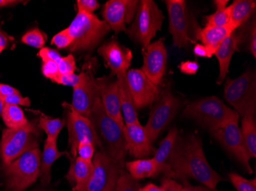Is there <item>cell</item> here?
<instances>
[{"label":"cell","instance_id":"18","mask_svg":"<svg viewBox=\"0 0 256 191\" xmlns=\"http://www.w3.org/2000/svg\"><path fill=\"white\" fill-rule=\"evenodd\" d=\"M98 52L103 58L106 67L110 70V75L126 72L132 64V50L120 44L116 38L106 41L100 45Z\"/></svg>","mask_w":256,"mask_h":191},{"label":"cell","instance_id":"14","mask_svg":"<svg viewBox=\"0 0 256 191\" xmlns=\"http://www.w3.org/2000/svg\"><path fill=\"white\" fill-rule=\"evenodd\" d=\"M94 169L88 186V191H110L117 183L120 172L118 165L106 154L98 151L92 159Z\"/></svg>","mask_w":256,"mask_h":191},{"label":"cell","instance_id":"35","mask_svg":"<svg viewBox=\"0 0 256 191\" xmlns=\"http://www.w3.org/2000/svg\"><path fill=\"white\" fill-rule=\"evenodd\" d=\"M87 67L84 64L80 74H76V73H74V74H68V75H60L54 80V83L76 88L84 81L86 76H87Z\"/></svg>","mask_w":256,"mask_h":191},{"label":"cell","instance_id":"42","mask_svg":"<svg viewBox=\"0 0 256 191\" xmlns=\"http://www.w3.org/2000/svg\"><path fill=\"white\" fill-rule=\"evenodd\" d=\"M37 56L40 57L42 61H53L57 64L62 57V56L57 50L48 47H43L42 48H41L37 54Z\"/></svg>","mask_w":256,"mask_h":191},{"label":"cell","instance_id":"52","mask_svg":"<svg viewBox=\"0 0 256 191\" xmlns=\"http://www.w3.org/2000/svg\"><path fill=\"white\" fill-rule=\"evenodd\" d=\"M24 2L23 1H17V0H0V8L4 7L15 6L18 4Z\"/></svg>","mask_w":256,"mask_h":191},{"label":"cell","instance_id":"53","mask_svg":"<svg viewBox=\"0 0 256 191\" xmlns=\"http://www.w3.org/2000/svg\"><path fill=\"white\" fill-rule=\"evenodd\" d=\"M228 0H215L214 1V5L216 9H224L227 7Z\"/></svg>","mask_w":256,"mask_h":191},{"label":"cell","instance_id":"41","mask_svg":"<svg viewBox=\"0 0 256 191\" xmlns=\"http://www.w3.org/2000/svg\"><path fill=\"white\" fill-rule=\"evenodd\" d=\"M4 104L15 105V106H30L31 100L28 97H23L21 93H14L1 99Z\"/></svg>","mask_w":256,"mask_h":191},{"label":"cell","instance_id":"27","mask_svg":"<svg viewBox=\"0 0 256 191\" xmlns=\"http://www.w3.org/2000/svg\"><path fill=\"white\" fill-rule=\"evenodd\" d=\"M126 171L135 180L156 177L161 173L153 159H138L125 164Z\"/></svg>","mask_w":256,"mask_h":191},{"label":"cell","instance_id":"15","mask_svg":"<svg viewBox=\"0 0 256 191\" xmlns=\"http://www.w3.org/2000/svg\"><path fill=\"white\" fill-rule=\"evenodd\" d=\"M126 75L135 108H144L156 103L160 96V89L148 78L142 69L128 70Z\"/></svg>","mask_w":256,"mask_h":191},{"label":"cell","instance_id":"33","mask_svg":"<svg viewBox=\"0 0 256 191\" xmlns=\"http://www.w3.org/2000/svg\"><path fill=\"white\" fill-rule=\"evenodd\" d=\"M139 183L125 169L120 172L117 183L110 191H140Z\"/></svg>","mask_w":256,"mask_h":191},{"label":"cell","instance_id":"30","mask_svg":"<svg viewBox=\"0 0 256 191\" xmlns=\"http://www.w3.org/2000/svg\"><path fill=\"white\" fill-rule=\"evenodd\" d=\"M242 138L252 158L256 157V123L254 116L248 115L242 118Z\"/></svg>","mask_w":256,"mask_h":191},{"label":"cell","instance_id":"16","mask_svg":"<svg viewBox=\"0 0 256 191\" xmlns=\"http://www.w3.org/2000/svg\"><path fill=\"white\" fill-rule=\"evenodd\" d=\"M142 54L144 57L142 71L155 85H160L166 72L168 63V51L164 39L160 38L150 43L142 50Z\"/></svg>","mask_w":256,"mask_h":191},{"label":"cell","instance_id":"49","mask_svg":"<svg viewBox=\"0 0 256 191\" xmlns=\"http://www.w3.org/2000/svg\"><path fill=\"white\" fill-rule=\"evenodd\" d=\"M14 38L10 37L5 31L0 29V48L6 49L8 47V44L12 41H14Z\"/></svg>","mask_w":256,"mask_h":191},{"label":"cell","instance_id":"37","mask_svg":"<svg viewBox=\"0 0 256 191\" xmlns=\"http://www.w3.org/2000/svg\"><path fill=\"white\" fill-rule=\"evenodd\" d=\"M96 147L90 141L84 140L79 142L77 148V157L83 160L92 162L96 154Z\"/></svg>","mask_w":256,"mask_h":191},{"label":"cell","instance_id":"29","mask_svg":"<svg viewBox=\"0 0 256 191\" xmlns=\"http://www.w3.org/2000/svg\"><path fill=\"white\" fill-rule=\"evenodd\" d=\"M1 117L7 129H20L30 122L21 107L15 105L4 104Z\"/></svg>","mask_w":256,"mask_h":191},{"label":"cell","instance_id":"55","mask_svg":"<svg viewBox=\"0 0 256 191\" xmlns=\"http://www.w3.org/2000/svg\"><path fill=\"white\" fill-rule=\"evenodd\" d=\"M2 51H4V49H2V48H0V54H1V53L2 52Z\"/></svg>","mask_w":256,"mask_h":191},{"label":"cell","instance_id":"8","mask_svg":"<svg viewBox=\"0 0 256 191\" xmlns=\"http://www.w3.org/2000/svg\"><path fill=\"white\" fill-rule=\"evenodd\" d=\"M164 15L153 0L138 2L136 16L128 28V36L145 48L151 43L156 32L161 29Z\"/></svg>","mask_w":256,"mask_h":191},{"label":"cell","instance_id":"31","mask_svg":"<svg viewBox=\"0 0 256 191\" xmlns=\"http://www.w3.org/2000/svg\"><path fill=\"white\" fill-rule=\"evenodd\" d=\"M38 126L40 130L44 131L47 135V138L57 139L61 131L66 125V119H60V118L47 117L42 116L38 121Z\"/></svg>","mask_w":256,"mask_h":191},{"label":"cell","instance_id":"24","mask_svg":"<svg viewBox=\"0 0 256 191\" xmlns=\"http://www.w3.org/2000/svg\"><path fill=\"white\" fill-rule=\"evenodd\" d=\"M66 155L69 159L71 155L68 152H60L57 147V139L47 138L44 141V149L41 161L40 178L43 186H47L51 182V169L53 164L57 159Z\"/></svg>","mask_w":256,"mask_h":191},{"label":"cell","instance_id":"32","mask_svg":"<svg viewBox=\"0 0 256 191\" xmlns=\"http://www.w3.org/2000/svg\"><path fill=\"white\" fill-rule=\"evenodd\" d=\"M230 19V5L224 9H216L214 13L204 16L206 26L218 27L228 25Z\"/></svg>","mask_w":256,"mask_h":191},{"label":"cell","instance_id":"51","mask_svg":"<svg viewBox=\"0 0 256 191\" xmlns=\"http://www.w3.org/2000/svg\"><path fill=\"white\" fill-rule=\"evenodd\" d=\"M140 191H165L162 187L156 186L152 183L148 184L144 187L140 188Z\"/></svg>","mask_w":256,"mask_h":191},{"label":"cell","instance_id":"46","mask_svg":"<svg viewBox=\"0 0 256 191\" xmlns=\"http://www.w3.org/2000/svg\"><path fill=\"white\" fill-rule=\"evenodd\" d=\"M160 183L161 187L164 189L165 191H181L184 188L182 185L168 177L162 178Z\"/></svg>","mask_w":256,"mask_h":191},{"label":"cell","instance_id":"6","mask_svg":"<svg viewBox=\"0 0 256 191\" xmlns=\"http://www.w3.org/2000/svg\"><path fill=\"white\" fill-rule=\"evenodd\" d=\"M36 120L17 129H5L0 142V158L2 164L10 163L22 155L38 148L41 132Z\"/></svg>","mask_w":256,"mask_h":191},{"label":"cell","instance_id":"48","mask_svg":"<svg viewBox=\"0 0 256 191\" xmlns=\"http://www.w3.org/2000/svg\"><path fill=\"white\" fill-rule=\"evenodd\" d=\"M20 93L15 87H11L8 84L0 83V100L4 97H7L8 95L14 94V93Z\"/></svg>","mask_w":256,"mask_h":191},{"label":"cell","instance_id":"13","mask_svg":"<svg viewBox=\"0 0 256 191\" xmlns=\"http://www.w3.org/2000/svg\"><path fill=\"white\" fill-rule=\"evenodd\" d=\"M238 121L240 119H234L224 127L211 132V134L244 166L248 174H252V169L250 165L252 156L243 142Z\"/></svg>","mask_w":256,"mask_h":191},{"label":"cell","instance_id":"21","mask_svg":"<svg viewBox=\"0 0 256 191\" xmlns=\"http://www.w3.org/2000/svg\"><path fill=\"white\" fill-rule=\"evenodd\" d=\"M69 160L71 165L66 178L72 186V191H88V186L94 169L93 163L79 157L76 159L71 157Z\"/></svg>","mask_w":256,"mask_h":191},{"label":"cell","instance_id":"50","mask_svg":"<svg viewBox=\"0 0 256 191\" xmlns=\"http://www.w3.org/2000/svg\"><path fill=\"white\" fill-rule=\"evenodd\" d=\"M181 191H216L214 190L210 189L205 187H194L192 185L188 184V185H184Z\"/></svg>","mask_w":256,"mask_h":191},{"label":"cell","instance_id":"17","mask_svg":"<svg viewBox=\"0 0 256 191\" xmlns=\"http://www.w3.org/2000/svg\"><path fill=\"white\" fill-rule=\"evenodd\" d=\"M138 2V0H109L102 9L104 21L117 34L126 31V24L133 21Z\"/></svg>","mask_w":256,"mask_h":191},{"label":"cell","instance_id":"19","mask_svg":"<svg viewBox=\"0 0 256 191\" xmlns=\"http://www.w3.org/2000/svg\"><path fill=\"white\" fill-rule=\"evenodd\" d=\"M99 95L106 114L114 120L122 128L124 126L120 108L117 79L114 76H104L97 78Z\"/></svg>","mask_w":256,"mask_h":191},{"label":"cell","instance_id":"45","mask_svg":"<svg viewBox=\"0 0 256 191\" xmlns=\"http://www.w3.org/2000/svg\"><path fill=\"white\" fill-rule=\"evenodd\" d=\"M194 54L196 57L211 58L215 53L210 47H206L204 44L196 43L194 47Z\"/></svg>","mask_w":256,"mask_h":191},{"label":"cell","instance_id":"54","mask_svg":"<svg viewBox=\"0 0 256 191\" xmlns=\"http://www.w3.org/2000/svg\"><path fill=\"white\" fill-rule=\"evenodd\" d=\"M4 103L2 100H0V117L2 116V108H4Z\"/></svg>","mask_w":256,"mask_h":191},{"label":"cell","instance_id":"9","mask_svg":"<svg viewBox=\"0 0 256 191\" xmlns=\"http://www.w3.org/2000/svg\"><path fill=\"white\" fill-rule=\"evenodd\" d=\"M179 106L180 100L172 94L170 87H165L151 110L148 123L144 126L146 134L152 143L172 121Z\"/></svg>","mask_w":256,"mask_h":191},{"label":"cell","instance_id":"47","mask_svg":"<svg viewBox=\"0 0 256 191\" xmlns=\"http://www.w3.org/2000/svg\"><path fill=\"white\" fill-rule=\"evenodd\" d=\"M248 50L252 54L253 57H256V23L253 21L252 26H251L250 32V38H248Z\"/></svg>","mask_w":256,"mask_h":191},{"label":"cell","instance_id":"11","mask_svg":"<svg viewBox=\"0 0 256 191\" xmlns=\"http://www.w3.org/2000/svg\"><path fill=\"white\" fill-rule=\"evenodd\" d=\"M84 64L87 67V76L80 85L73 88L72 106L78 113L89 118L94 103L97 99L100 98L97 78L94 77L97 59L92 58Z\"/></svg>","mask_w":256,"mask_h":191},{"label":"cell","instance_id":"7","mask_svg":"<svg viewBox=\"0 0 256 191\" xmlns=\"http://www.w3.org/2000/svg\"><path fill=\"white\" fill-rule=\"evenodd\" d=\"M224 97L242 118L254 116L256 110V77L254 71L246 70L236 79L227 77Z\"/></svg>","mask_w":256,"mask_h":191},{"label":"cell","instance_id":"2","mask_svg":"<svg viewBox=\"0 0 256 191\" xmlns=\"http://www.w3.org/2000/svg\"><path fill=\"white\" fill-rule=\"evenodd\" d=\"M89 119L96 129L100 142V151L118 165L124 169L126 148L123 129L106 114L100 98L97 99L92 107Z\"/></svg>","mask_w":256,"mask_h":191},{"label":"cell","instance_id":"10","mask_svg":"<svg viewBox=\"0 0 256 191\" xmlns=\"http://www.w3.org/2000/svg\"><path fill=\"white\" fill-rule=\"evenodd\" d=\"M66 110V125L68 132V146L72 159L77 157V148L82 141H90L100 149V142L96 134V129L89 118L78 113L72 104L63 103Z\"/></svg>","mask_w":256,"mask_h":191},{"label":"cell","instance_id":"39","mask_svg":"<svg viewBox=\"0 0 256 191\" xmlns=\"http://www.w3.org/2000/svg\"><path fill=\"white\" fill-rule=\"evenodd\" d=\"M72 43V38L69 35L67 29L60 31L52 38L51 44H54L58 49H68Z\"/></svg>","mask_w":256,"mask_h":191},{"label":"cell","instance_id":"26","mask_svg":"<svg viewBox=\"0 0 256 191\" xmlns=\"http://www.w3.org/2000/svg\"><path fill=\"white\" fill-rule=\"evenodd\" d=\"M178 130L176 127L172 128L168 133L166 138L161 141L159 148L156 149L153 159L158 165L161 173H164L166 177L175 178V174L172 172L170 167L168 164V159L170 155L171 151L174 148L178 139Z\"/></svg>","mask_w":256,"mask_h":191},{"label":"cell","instance_id":"5","mask_svg":"<svg viewBox=\"0 0 256 191\" xmlns=\"http://www.w3.org/2000/svg\"><path fill=\"white\" fill-rule=\"evenodd\" d=\"M40 148L32 149L8 164H2V172L8 191H24L36 182L41 172Z\"/></svg>","mask_w":256,"mask_h":191},{"label":"cell","instance_id":"43","mask_svg":"<svg viewBox=\"0 0 256 191\" xmlns=\"http://www.w3.org/2000/svg\"><path fill=\"white\" fill-rule=\"evenodd\" d=\"M78 12L93 14L94 11L99 8V3L96 0H78Z\"/></svg>","mask_w":256,"mask_h":191},{"label":"cell","instance_id":"44","mask_svg":"<svg viewBox=\"0 0 256 191\" xmlns=\"http://www.w3.org/2000/svg\"><path fill=\"white\" fill-rule=\"evenodd\" d=\"M178 67L182 74L194 75L199 70L200 65L196 61H182Z\"/></svg>","mask_w":256,"mask_h":191},{"label":"cell","instance_id":"38","mask_svg":"<svg viewBox=\"0 0 256 191\" xmlns=\"http://www.w3.org/2000/svg\"><path fill=\"white\" fill-rule=\"evenodd\" d=\"M58 67L60 75L74 74L77 70L74 55L70 54L66 57H62L61 60L58 63Z\"/></svg>","mask_w":256,"mask_h":191},{"label":"cell","instance_id":"40","mask_svg":"<svg viewBox=\"0 0 256 191\" xmlns=\"http://www.w3.org/2000/svg\"><path fill=\"white\" fill-rule=\"evenodd\" d=\"M42 73L46 78L50 79L52 82L60 75L58 64L53 61H42Z\"/></svg>","mask_w":256,"mask_h":191},{"label":"cell","instance_id":"3","mask_svg":"<svg viewBox=\"0 0 256 191\" xmlns=\"http://www.w3.org/2000/svg\"><path fill=\"white\" fill-rule=\"evenodd\" d=\"M66 29L72 38L67 50L72 53L93 51L112 30L97 15L83 12H78Z\"/></svg>","mask_w":256,"mask_h":191},{"label":"cell","instance_id":"23","mask_svg":"<svg viewBox=\"0 0 256 191\" xmlns=\"http://www.w3.org/2000/svg\"><path fill=\"white\" fill-rule=\"evenodd\" d=\"M194 29L195 31L196 40H200L201 44L210 47L214 53L221 43L237 30L230 23L224 26H205L204 28L198 26L197 28L196 27H194Z\"/></svg>","mask_w":256,"mask_h":191},{"label":"cell","instance_id":"34","mask_svg":"<svg viewBox=\"0 0 256 191\" xmlns=\"http://www.w3.org/2000/svg\"><path fill=\"white\" fill-rule=\"evenodd\" d=\"M46 40H47V38H46L44 32L40 31L38 28H34L27 31L22 37L21 41L23 44L41 49L44 47Z\"/></svg>","mask_w":256,"mask_h":191},{"label":"cell","instance_id":"36","mask_svg":"<svg viewBox=\"0 0 256 191\" xmlns=\"http://www.w3.org/2000/svg\"><path fill=\"white\" fill-rule=\"evenodd\" d=\"M228 178L237 191H256V179L247 180L236 173L230 174Z\"/></svg>","mask_w":256,"mask_h":191},{"label":"cell","instance_id":"28","mask_svg":"<svg viewBox=\"0 0 256 191\" xmlns=\"http://www.w3.org/2000/svg\"><path fill=\"white\" fill-rule=\"evenodd\" d=\"M230 7V23L238 29L247 21L256 9L254 0H235Z\"/></svg>","mask_w":256,"mask_h":191},{"label":"cell","instance_id":"25","mask_svg":"<svg viewBox=\"0 0 256 191\" xmlns=\"http://www.w3.org/2000/svg\"><path fill=\"white\" fill-rule=\"evenodd\" d=\"M126 72L119 73L116 75L118 87L119 99H120V108L123 115L124 121L125 125L133 124L139 122L130 93L128 80H126Z\"/></svg>","mask_w":256,"mask_h":191},{"label":"cell","instance_id":"22","mask_svg":"<svg viewBox=\"0 0 256 191\" xmlns=\"http://www.w3.org/2000/svg\"><path fill=\"white\" fill-rule=\"evenodd\" d=\"M241 41V35L234 31L230 36L227 37L216 51V57L220 64V74H218L217 83L221 84L226 77L228 73L232 57L238 50V44Z\"/></svg>","mask_w":256,"mask_h":191},{"label":"cell","instance_id":"20","mask_svg":"<svg viewBox=\"0 0 256 191\" xmlns=\"http://www.w3.org/2000/svg\"><path fill=\"white\" fill-rule=\"evenodd\" d=\"M126 151L134 157L142 159L153 155L156 149L150 140L144 127L140 122L124 125L123 129Z\"/></svg>","mask_w":256,"mask_h":191},{"label":"cell","instance_id":"12","mask_svg":"<svg viewBox=\"0 0 256 191\" xmlns=\"http://www.w3.org/2000/svg\"><path fill=\"white\" fill-rule=\"evenodd\" d=\"M169 16V31L172 35L174 45L179 48L188 47L194 43L190 35V19L188 15L186 3L184 0H166Z\"/></svg>","mask_w":256,"mask_h":191},{"label":"cell","instance_id":"4","mask_svg":"<svg viewBox=\"0 0 256 191\" xmlns=\"http://www.w3.org/2000/svg\"><path fill=\"white\" fill-rule=\"evenodd\" d=\"M182 116L194 119L208 131L214 132L240 119L238 113L215 96L204 97L186 106Z\"/></svg>","mask_w":256,"mask_h":191},{"label":"cell","instance_id":"1","mask_svg":"<svg viewBox=\"0 0 256 191\" xmlns=\"http://www.w3.org/2000/svg\"><path fill=\"white\" fill-rule=\"evenodd\" d=\"M168 164L179 178L188 185L186 178L200 182L210 189L215 190L222 178L211 168L206 159L201 139L195 135H190L185 139H176Z\"/></svg>","mask_w":256,"mask_h":191}]
</instances>
